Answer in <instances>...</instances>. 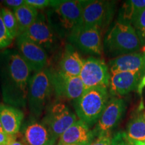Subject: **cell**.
<instances>
[{
  "label": "cell",
  "instance_id": "cell-1",
  "mask_svg": "<svg viewBox=\"0 0 145 145\" xmlns=\"http://www.w3.org/2000/svg\"><path fill=\"white\" fill-rule=\"evenodd\" d=\"M31 72L32 70L16 50H8L0 54L3 99L9 106L26 107Z\"/></svg>",
  "mask_w": 145,
  "mask_h": 145
},
{
  "label": "cell",
  "instance_id": "cell-2",
  "mask_svg": "<svg viewBox=\"0 0 145 145\" xmlns=\"http://www.w3.org/2000/svg\"><path fill=\"white\" fill-rule=\"evenodd\" d=\"M82 12L81 1H54L46 18L55 33L64 37L82 24Z\"/></svg>",
  "mask_w": 145,
  "mask_h": 145
},
{
  "label": "cell",
  "instance_id": "cell-3",
  "mask_svg": "<svg viewBox=\"0 0 145 145\" xmlns=\"http://www.w3.org/2000/svg\"><path fill=\"white\" fill-rule=\"evenodd\" d=\"M108 88L103 87L86 89L75 101L74 108L79 120L91 126L97 122L108 103Z\"/></svg>",
  "mask_w": 145,
  "mask_h": 145
},
{
  "label": "cell",
  "instance_id": "cell-4",
  "mask_svg": "<svg viewBox=\"0 0 145 145\" xmlns=\"http://www.w3.org/2000/svg\"><path fill=\"white\" fill-rule=\"evenodd\" d=\"M105 46L112 54L120 56L137 52L142 43L132 25L118 22L107 34Z\"/></svg>",
  "mask_w": 145,
  "mask_h": 145
},
{
  "label": "cell",
  "instance_id": "cell-5",
  "mask_svg": "<svg viewBox=\"0 0 145 145\" xmlns=\"http://www.w3.org/2000/svg\"><path fill=\"white\" fill-rule=\"evenodd\" d=\"M54 91L52 71L45 68L35 72L29 83L28 104L30 111L40 115Z\"/></svg>",
  "mask_w": 145,
  "mask_h": 145
},
{
  "label": "cell",
  "instance_id": "cell-6",
  "mask_svg": "<svg viewBox=\"0 0 145 145\" xmlns=\"http://www.w3.org/2000/svg\"><path fill=\"white\" fill-rule=\"evenodd\" d=\"M83 7L82 25L104 28L112 20L114 3L110 1L89 0L81 1Z\"/></svg>",
  "mask_w": 145,
  "mask_h": 145
},
{
  "label": "cell",
  "instance_id": "cell-7",
  "mask_svg": "<svg viewBox=\"0 0 145 145\" xmlns=\"http://www.w3.org/2000/svg\"><path fill=\"white\" fill-rule=\"evenodd\" d=\"M77 120V116L63 103H56L48 109L43 124L56 140Z\"/></svg>",
  "mask_w": 145,
  "mask_h": 145
},
{
  "label": "cell",
  "instance_id": "cell-8",
  "mask_svg": "<svg viewBox=\"0 0 145 145\" xmlns=\"http://www.w3.org/2000/svg\"><path fill=\"white\" fill-rule=\"evenodd\" d=\"M86 89L103 87L108 88L110 85V72L104 61L94 57L84 60L80 75Z\"/></svg>",
  "mask_w": 145,
  "mask_h": 145
},
{
  "label": "cell",
  "instance_id": "cell-9",
  "mask_svg": "<svg viewBox=\"0 0 145 145\" xmlns=\"http://www.w3.org/2000/svg\"><path fill=\"white\" fill-rule=\"evenodd\" d=\"M68 40L87 53L99 55L102 52L101 30L97 27L81 24L71 32Z\"/></svg>",
  "mask_w": 145,
  "mask_h": 145
},
{
  "label": "cell",
  "instance_id": "cell-10",
  "mask_svg": "<svg viewBox=\"0 0 145 145\" xmlns=\"http://www.w3.org/2000/svg\"><path fill=\"white\" fill-rule=\"evenodd\" d=\"M57 35L47 20L46 16L43 14H39L33 24L24 33L20 34L46 50L52 49L55 46L57 41Z\"/></svg>",
  "mask_w": 145,
  "mask_h": 145
},
{
  "label": "cell",
  "instance_id": "cell-11",
  "mask_svg": "<svg viewBox=\"0 0 145 145\" xmlns=\"http://www.w3.org/2000/svg\"><path fill=\"white\" fill-rule=\"evenodd\" d=\"M18 52L32 71L37 72L45 69L48 63L46 50L21 36L16 39Z\"/></svg>",
  "mask_w": 145,
  "mask_h": 145
},
{
  "label": "cell",
  "instance_id": "cell-12",
  "mask_svg": "<svg viewBox=\"0 0 145 145\" xmlns=\"http://www.w3.org/2000/svg\"><path fill=\"white\" fill-rule=\"evenodd\" d=\"M125 102L122 98H114L108 101L93 132L95 137L110 135L120 120L125 110Z\"/></svg>",
  "mask_w": 145,
  "mask_h": 145
},
{
  "label": "cell",
  "instance_id": "cell-13",
  "mask_svg": "<svg viewBox=\"0 0 145 145\" xmlns=\"http://www.w3.org/2000/svg\"><path fill=\"white\" fill-rule=\"evenodd\" d=\"M54 91L58 97L77 100L86 91L80 77H72L63 72H52Z\"/></svg>",
  "mask_w": 145,
  "mask_h": 145
},
{
  "label": "cell",
  "instance_id": "cell-14",
  "mask_svg": "<svg viewBox=\"0 0 145 145\" xmlns=\"http://www.w3.org/2000/svg\"><path fill=\"white\" fill-rule=\"evenodd\" d=\"M143 73L139 72H118L110 74V93L114 96H123L137 89Z\"/></svg>",
  "mask_w": 145,
  "mask_h": 145
},
{
  "label": "cell",
  "instance_id": "cell-15",
  "mask_svg": "<svg viewBox=\"0 0 145 145\" xmlns=\"http://www.w3.org/2000/svg\"><path fill=\"white\" fill-rule=\"evenodd\" d=\"M93 130L86 123L77 120L59 138L57 145H89L93 140Z\"/></svg>",
  "mask_w": 145,
  "mask_h": 145
},
{
  "label": "cell",
  "instance_id": "cell-16",
  "mask_svg": "<svg viewBox=\"0 0 145 145\" xmlns=\"http://www.w3.org/2000/svg\"><path fill=\"white\" fill-rule=\"evenodd\" d=\"M110 74L118 72H145V53L134 52L124 54L110 60L109 62Z\"/></svg>",
  "mask_w": 145,
  "mask_h": 145
},
{
  "label": "cell",
  "instance_id": "cell-17",
  "mask_svg": "<svg viewBox=\"0 0 145 145\" xmlns=\"http://www.w3.org/2000/svg\"><path fill=\"white\" fill-rule=\"evenodd\" d=\"M84 60L71 44H67L59 63V71L72 77H79Z\"/></svg>",
  "mask_w": 145,
  "mask_h": 145
},
{
  "label": "cell",
  "instance_id": "cell-18",
  "mask_svg": "<svg viewBox=\"0 0 145 145\" xmlns=\"http://www.w3.org/2000/svg\"><path fill=\"white\" fill-rule=\"evenodd\" d=\"M23 118V112L19 109L0 104V122L6 133L16 135L19 132Z\"/></svg>",
  "mask_w": 145,
  "mask_h": 145
},
{
  "label": "cell",
  "instance_id": "cell-19",
  "mask_svg": "<svg viewBox=\"0 0 145 145\" xmlns=\"http://www.w3.org/2000/svg\"><path fill=\"white\" fill-rule=\"evenodd\" d=\"M24 138L28 145H55L56 140L43 124L34 123L27 127Z\"/></svg>",
  "mask_w": 145,
  "mask_h": 145
},
{
  "label": "cell",
  "instance_id": "cell-20",
  "mask_svg": "<svg viewBox=\"0 0 145 145\" xmlns=\"http://www.w3.org/2000/svg\"><path fill=\"white\" fill-rule=\"evenodd\" d=\"M14 13L17 20L19 35L31 26L39 15L38 10L26 3L22 6L14 10Z\"/></svg>",
  "mask_w": 145,
  "mask_h": 145
},
{
  "label": "cell",
  "instance_id": "cell-21",
  "mask_svg": "<svg viewBox=\"0 0 145 145\" xmlns=\"http://www.w3.org/2000/svg\"><path fill=\"white\" fill-rule=\"evenodd\" d=\"M126 135L132 140L145 142V111H139L132 118L126 127Z\"/></svg>",
  "mask_w": 145,
  "mask_h": 145
},
{
  "label": "cell",
  "instance_id": "cell-22",
  "mask_svg": "<svg viewBox=\"0 0 145 145\" xmlns=\"http://www.w3.org/2000/svg\"><path fill=\"white\" fill-rule=\"evenodd\" d=\"M145 9V0H131L124 3L118 22L132 24L141 11Z\"/></svg>",
  "mask_w": 145,
  "mask_h": 145
},
{
  "label": "cell",
  "instance_id": "cell-23",
  "mask_svg": "<svg viewBox=\"0 0 145 145\" xmlns=\"http://www.w3.org/2000/svg\"><path fill=\"white\" fill-rule=\"evenodd\" d=\"M1 14L3 23L9 33L14 39L17 38L19 36V30L15 14L7 8L1 9Z\"/></svg>",
  "mask_w": 145,
  "mask_h": 145
},
{
  "label": "cell",
  "instance_id": "cell-24",
  "mask_svg": "<svg viewBox=\"0 0 145 145\" xmlns=\"http://www.w3.org/2000/svg\"><path fill=\"white\" fill-rule=\"evenodd\" d=\"M132 25L143 44V40L145 39V9L138 14Z\"/></svg>",
  "mask_w": 145,
  "mask_h": 145
},
{
  "label": "cell",
  "instance_id": "cell-25",
  "mask_svg": "<svg viewBox=\"0 0 145 145\" xmlns=\"http://www.w3.org/2000/svg\"><path fill=\"white\" fill-rule=\"evenodd\" d=\"M13 40L14 39L9 33L3 23L0 10V49H3L10 46Z\"/></svg>",
  "mask_w": 145,
  "mask_h": 145
},
{
  "label": "cell",
  "instance_id": "cell-26",
  "mask_svg": "<svg viewBox=\"0 0 145 145\" xmlns=\"http://www.w3.org/2000/svg\"><path fill=\"white\" fill-rule=\"evenodd\" d=\"M112 145H131L126 132H119L112 137Z\"/></svg>",
  "mask_w": 145,
  "mask_h": 145
},
{
  "label": "cell",
  "instance_id": "cell-27",
  "mask_svg": "<svg viewBox=\"0 0 145 145\" xmlns=\"http://www.w3.org/2000/svg\"><path fill=\"white\" fill-rule=\"evenodd\" d=\"M53 2L54 1L50 0H26L27 4L36 8V10L43 9L48 6L51 7Z\"/></svg>",
  "mask_w": 145,
  "mask_h": 145
},
{
  "label": "cell",
  "instance_id": "cell-28",
  "mask_svg": "<svg viewBox=\"0 0 145 145\" xmlns=\"http://www.w3.org/2000/svg\"><path fill=\"white\" fill-rule=\"evenodd\" d=\"M89 145H112V137L110 135L99 136Z\"/></svg>",
  "mask_w": 145,
  "mask_h": 145
},
{
  "label": "cell",
  "instance_id": "cell-29",
  "mask_svg": "<svg viewBox=\"0 0 145 145\" xmlns=\"http://www.w3.org/2000/svg\"><path fill=\"white\" fill-rule=\"evenodd\" d=\"M16 139V135H9L5 132H0V145H8Z\"/></svg>",
  "mask_w": 145,
  "mask_h": 145
},
{
  "label": "cell",
  "instance_id": "cell-30",
  "mask_svg": "<svg viewBox=\"0 0 145 145\" xmlns=\"http://www.w3.org/2000/svg\"><path fill=\"white\" fill-rule=\"evenodd\" d=\"M4 3L5 5L15 10V9L24 5L26 3V1L24 0H7L4 1Z\"/></svg>",
  "mask_w": 145,
  "mask_h": 145
},
{
  "label": "cell",
  "instance_id": "cell-31",
  "mask_svg": "<svg viewBox=\"0 0 145 145\" xmlns=\"http://www.w3.org/2000/svg\"><path fill=\"white\" fill-rule=\"evenodd\" d=\"M144 87H145V75L143 76L142 79H141L140 83H139L138 86V88H137L138 93L140 94V95H141V93H142V89Z\"/></svg>",
  "mask_w": 145,
  "mask_h": 145
},
{
  "label": "cell",
  "instance_id": "cell-32",
  "mask_svg": "<svg viewBox=\"0 0 145 145\" xmlns=\"http://www.w3.org/2000/svg\"><path fill=\"white\" fill-rule=\"evenodd\" d=\"M128 141L131 145H145V142L143 141H138L135 140H132L130 138H128Z\"/></svg>",
  "mask_w": 145,
  "mask_h": 145
},
{
  "label": "cell",
  "instance_id": "cell-33",
  "mask_svg": "<svg viewBox=\"0 0 145 145\" xmlns=\"http://www.w3.org/2000/svg\"><path fill=\"white\" fill-rule=\"evenodd\" d=\"M8 145H24V144L22 142H20V141H17L16 140L13 141V142H10Z\"/></svg>",
  "mask_w": 145,
  "mask_h": 145
},
{
  "label": "cell",
  "instance_id": "cell-34",
  "mask_svg": "<svg viewBox=\"0 0 145 145\" xmlns=\"http://www.w3.org/2000/svg\"><path fill=\"white\" fill-rule=\"evenodd\" d=\"M0 132H5L4 130H3L2 125H1V122H0Z\"/></svg>",
  "mask_w": 145,
  "mask_h": 145
},
{
  "label": "cell",
  "instance_id": "cell-35",
  "mask_svg": "<svg viewBox=\"0 0 145 145\" xmlns=\"http://www.w3.org/2000/svg\"><path fill=\"white\" fill-rule=\"evenodd\" d=\"M69 145H73V144H69Z\"/></svg>",
  "mask_w": 145,
  "mask_h": 145
}]
</instances>
